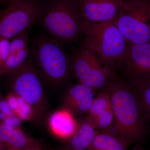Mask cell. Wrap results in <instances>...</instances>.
I'll use <instances>...</instances> for the list:
<instances>
[{"mask_svg": "<svg viewBox=\"0 0 150 150\" xmlns=\"http://www.w3.org/2000/svg\"><path fill=\"white\" fill-rule=\"evenodd\" d=\"M30 43L28 32L25 31L20 33L11 39L9 54L29 48Z\"/></svg>", "mask_w": 150, "mask_h": 150, "instance_id": "obj_20", "label": "cell"}, {"mask_svg": "<svg viewBox=\"0 0 150 150\" xmlns=\"http://www.w3.org/2000/svg\"><path fill=\"white\" fill-rule=\"evenodd\" d=\"M113 21L127 43H150V0H123Z\"/></svg>", "mask_w": 150, "mask_h": 150, "instance_id": "obj_5", "label": "cell"}, {"mask_svg": "<svg viewBox=\"0 0 150 150\" xmlns=\"http://www.w3.org/2000/svg\"><path fill=\"white\" fill-rule=\"evenodd\" d=\"M71 59L72 69L80 83L94 90L103 89L116 77L114 71L103 65L96 54L83 45Z\"/></svg>", "mask_w": 150, "mask_h": 150, "instance_id": "obj_7", "label": "cell"}, {"mask_svg": "<svg viewBox=\"0 0 150 150\" xmlns=\"http://www.w3.org/2000/svg\"><path fill=\"white\" fill-rule=\"evenodd\" d=\"M6 150H18L16 149H13V148L7 147V148H6Z\"/></svg>", "mask_w": 150, "mask_h": 150, "instance_id": "obj_24", "label": "cell"}, {"mask_svg": "<svg viewBox=\"0 0 150 150\" xmlns=\"http://www.w3.org/2000/svg\"><path fill=\"white\" fill-rule=\"evenodd\" d=\"M19 1V0H5V1L7 2L8 4L11 3L13 2L17 1Z\"/></svg>", "mask_w": 150, "mask_h": 150, "instance_id": "obj_22", "label": "cell"}, {"mask_svg": "<svg viewBox=\"0 0 150 150\" xmlns=\"http://www.w3.org/2000/svg\"><path fill=\"white\" fill-rule=\"evenodd\" d=\"M26 150H42V149H30Z\"/></svg>", "mask_w": 150, "mask_h": 150, "instance_id": "obj_23", "label": "cell"}, {"mask_svg": "<svg viewBox=\"0 0 150 150\" xmlns=\"http://www.w3.org/2000/svg\"><path fill=\"white\" fill-rule=\"evenodd\" d=\"M40 4L37 0H19L0 11V38L11 40L28 32L38 22Z\"/></svg>", "mask_w": 150, "mask_h": 150, "instance_id": "obj_8", "label": "cell"}, {"mask_svg": "<svg viewBox=\"0 0 150 150\" xmlns=\"http://www.w3.org/2000/svg\"><path fill=\"white\" fill-rule=\"evenodd\" d=\"M94 91L93 89L81 83L72 86L63 97L65 108L73 114L88 113L95 98Z\"/></svg>", "mask_w": 150, "mask_h": 150, "instance_id": "obj_11", "label": "cell"}, {"mask_svg": "<svg viewBox=\"0 0 150 150\" xmlns=\"http://www.w3.org/2000/svg\"><path fill=\"white\" fill-rule=\"evenodd\" d=\"M83 45L96 54L103 64L114 71L127 43L113 20L99 23L84 21Z\"/></svg>", "mask_w": 150, "mask_h": 150, "instance_id": "obj_3", "label": "cell"}, {"mask_svg": "<svg viewBox=\"0 0 150 150\" xmlns=\"http://www.w3.org/2000/svg\"><path fill=\"white\" fill-rule=\"evenodd\" d=\"M105 88L109 93L114 114L110 133L132 143L142 140L148 133L150 122L135 89L125 80L116 77Z\"/></svg>", "mask_w": 150, "mask_h": 150, "instance_id": "obj_1", "label": "cell"}, {"mask_svg": "<svg viewBox=\"0 0 150 150\" xmlns=\"http://www.w3.org/2000/svg\"><path fill=\"white\" fill-rule=\"evenodd\" d=\"M91 119L96 130L100 132L110 133L114 122V114L112 107L109 108Z\"/></svg>", "mask_w": 150, "mask_h": 150, "instance_id": "obj_18", "label": "cell"}, {"mask_svg": "<svg viewBox=\"0 0 150 150\" xmlns=\"http://www.w3.org/2000/svg\"><path fill=\"white\" fill-rule=\"evenodd\" d=\"M131 143L111 133L98 131L87 150H128Z\"/></svg>", "mask_w": 150, "mask_h": 150, "instance_id": "obj_15", "label": "cell"}, {"mask_svg": "<svg viewBox=\"0 0 150 150\" xmlns=\"http://www.w3.org/2000/svg\"><path fill=\"white\" fill-rule=\"evenodd\" d=\"M116 69L121 71L133 88L142 79L150 76V43H127Z\"/></svg>", "mask_w": 150, "mask_h": 150, "instance_id": "obj_9", "label": "cell"}, {"mask_svg": "<svg viewBox=\"0 0 150 150\" xmlns=\"http://www.w3.org/2000/svg\"><path fill=\"white\" fill-rule=\"evenodd\" d=\"M3 144H2L1 142V141H0V150H3Z\"/></svg>", "mask_w": 150, "mask_h": 150, "instance_id": "obj_25", "label": "cell"}, {"mask_svg": "<svg viewBox=\"0 0 150 150\" xmlns=\"http://www.w3.org/2000/svg\"><path fill=\"white\" fill-rule=\"evenodd\" d=\"M0 141L6 148L18 150L42 149L40 143L29 137L18 126L0 122Z\"/></svg>", "mask_w": 150, "mask_h": 150, "instance_id": "obj_12", "label": "cell"}, {"mask_svg": "<svg viewBox=\"0 0 150 150\" xmlns=\"http://www.w3.org/2000/svg\"><path fill=\"white\" fill-rule=\"evenodd\" d=\"M1 90H0V100H1Z\"/></svg>", "mask_w": 150, "mask_h": 150, "instance_id": "obj_27", "label": "cell"}, {"mask_svg": "<svg viewBox=\"0 0 150 150\" xmlns=\"http://www.w3.org/2000/svg\"><path fill=\"white\" fill-rule=\"evenodd\" d=\"M30 55L29 48L9 54L8 58L0 71V76L8 74L17 69L26 62Z\"/></svg>", "mask_w": 150, "mask_h": 150, "instance_id": "obj_16", "label": "cell"}, {"mask_svg": "<svg viewBox=\"0 0 150 150\" xmlns=\"http://www.w3.org/2000/svg\"><path fill=\"white\" fill-rule=\"evenodd\" d=\"M134 88L144 106L150 122V76L139 81Z\"/></svg>", "mask_w": 150, "mask_h": 150, "instance_id": "obj_19", "label": "cell"}, {"mask_svg": "<svg viewBox=\"0 0 150 150\" xmlns=\"http://www.w3.org/2000/svg\"><path fill=\"white\" fill-rule=\"evenodd\" d=\"M10 40L0 38V71L9 54Z\"/></svg>", "mask_w": 150, "mask_h": 150, "instance_id": "obj_21", "label": "cell"}, {"mask_svg": "<svg viewBox=\"0 0 150 150\" xmlns=\"http://www.w3.org/2000/svg\"><path fill=\"white\" fill-rule=\"evenodd\" d=\"M96 97H95L88 112L91 118L111 107V102L109 93L105 88Z\"/></svg>", "mask_w": 150, "mask_h": 150, "instance_id": "obj_17", "label": "cell"}, {"mask_svg": "<svg viewBox=\"0 0 150 150\" xmlns=\"http://www.w3.org/2000/svg\"><path fill=\"white\" fill-rule=\"evenodd\" d=\"M8 75L13 92L29 104L37 118H40L46 109V101L43 85L31 55L21 67Z\"/></svg>", "mask_w": 150, "mask_h": 150, "instance_id": "obj_6", "label": "cell"}, {"mask_svg": "<svg viewBox=\"0 0 150 150\" xmlns=\"http://www.w3.org/2000/svg\"><path fill=\"white\" fill-rule=\"evenodd\" d=\"M32 59L48 82L59 85L68 77L72 69L71 58L62 43L48 34H41L33 40L30 49Z\"/></svg>", "mask_w": 150, "mask_h": 150, "instance_id": "obj_4", "label": "cell"}, {"mask_svg": "<svg viewBox=\"0 0 150 150\" xmlns=\"http://www.w3.org/2000/svg\"><path fill=\"white\" fill-rule=\"evenodd\" d=\"M84 20L99 23L113 20L123 0H75Z\"/></svg>", "mask_w": 150, "mask_h": 150, "instance_id": "obj_10", "label": "cell"}, {"mask_svg": "<svg viewBox=\"0 0 150 150\" xmlns=\"http://www.w3.org/2000/svg\"><path fill=\"white\" fill-rule=\"evenodd\" d=\"M88 115L83 118L77 131L68 140L67 150H87L95 137L98 131Z\"/></svg>", "mask_w": 150, "mask_h": 150, "instance_id": "obj_14", "label": "cell"}, {"mask_svg": "<svg viewBox=\"0 0 150 150\" xmlns=\"http://www.w3.org/2000/svg\"><path fill=\"white\" fill-rule=\"evenodd\" d=\"M84 22L75 0H47L40 4L37 22L62 44L83 36Z\"/></svg>", "mask_w": 150, "mask_h": 150, "instance_id": "obj_2", "label": "cell"}, {"mask_svg": "<svg viewBox=\"0 0 150 150\" xmlns=\"http://www.w3.org/2000/svg\"><path fill=\"white\" fill-rule=\"evenodd\" d=\"M48 124L55 137L67 141L75 134L79 126L73 113L66 108L53 112L49 117Z\"/></svg>", "mask_w": 150, "mask_h": 150, "instance_id": "obj_13", "label": "cell"}, {"mask_svg": "<svg viewBox=\"0 0 150 150\" xmlns=\"http://www.w3.org/2000/svg\"><path fill=\"white\" fill-rule=\"evenodd\" d=\"M5 0H0V3H2L3 2H4Z\"/></svg>", "mask_w": 150, "mask_h": 150, "instance_id": "obj_26", "label": "cell"}]
</instances>
